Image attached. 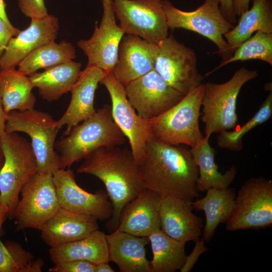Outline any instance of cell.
Here are the masks:
<instances>
[{"instance_id": "obj_1", "label": "cell", "mask_w": 272, "mask_h": 272, "mask_svg": "<svg viewBox=\"0 0 272 272\" xmlns=\"http://www.w3.org/2000/svg\"><path fill=\"white\" fill-rule=\"evenodd\" d=\"M139 169L145 187L161 196L192 200L199 196L198 168L191 149L183 145H169L151 140Z\"/></svg>"}, {"instance_id": "obj_2", "label": "cell", "mask_w": 272, "mask_h": 272, "mask_svg": "<svg viewBox=\"0 0 272 272\" xmlns=\"http://www.w3.org/2000/svg\"><path fill=\"white\" fill-rule=\"evenodd\" d=\"M77 169L78 173L92 175L104 183L112 205V214L106 223L116 230L122 209L146 187L131 150L119 146L99 148L86 156Z\"/></svg>"}, {"instance_id": "obj_3", "label": "cell", "mask_w": 272, "mask_h": 272, "mask_svg": "<svg viewBox=\"0 0 272 272\" xmlns=\"http://www.w3.org/2000/svg\"><path fill=\"white\" fill-rule=\"evenodd\" d=\"M79 123L55 142L60 169L70 168L92 151L101 147L120 146L126 137L113 120L111 108L104 105L91 117Z\"/></svg>"}, {"instance_id": "obj_4", "label": "cell", "mask_w": 272, "mask_h": 272, "mask_svg": "<svg viewBox=\"0 0 272 272\" xmlns=\"http://www.w3.org/2000/svg\"><path fill=\"white\" fill-rule=\"evenodd\" d=\"M204 90L202 83L171 108L150 120L153 139L166 145L190 148L200 143L204 138L199 126Z\"/></svg>"}, {"instance_id": "obj_5", "label": "cell", "mask_w": 272, "mask_h": 272, "mask_svg": "<svg viewBox=\"0 0 272 272\" xmlns=\"http://www.w3.org/2000/svg\"><path fill=\"white\" fill-rule=\"evenodd\" d=\"M258 76L256 70L245 67L237 70L227 82L205 84L201 120L205 135L235 129L238 125L236 102L243 86Z\"/></svg>"}, {"instance_id": "obj_6", "label": "cell", "mask_w": 272, "mask_h": 272, "mask_svg": "<svg viewBox=\"0 0 272 272\" xmlns=\"http://www.w3.org/2000/svg\"><path fill=\"white\" fill-rule=\"evenodd\" d=\"M0 150L4 158L0 170V203L8 207L11 219L22 188L37 172V165L31 142L17 132L5 134Z\"/></svg>"}, {"instance_id": "obj_7", "label": "cell", "mask_w": 272, "mask_h": 272, "mask_svg": "<svg viewBox=\"0 0 272 272\" xmlns=\"http://www.w3.org/2000/svg\"><path fill=\"white\" fill-rule=\"evenodd\" d=\"M59 129L47 112L34 108L7 114L6 133L22 132L31 139L38 173L53 174L60 169L59 156L55 149Z\"/></svg>"}, {"instance_id": "obj_8", "label": "cell", "mask_w": 272, "mask_h": 272, "mask_svg": "<svg viewBox=\"0 0 272 272\" xmlns=\"http://www.w3.org/2000/svg\"><path fill=\"white\" fill-rule=\"evenodd\" d=\"M168 29H184L196 32L210 40L218 48L221 63L232 55L224 35L234 25L222 15L217 0H205L195 10L184 11L175 7L168 0L163 1Z\"/></svg>"}, {"instance_id": "obj_9", "label": "cell", "mask_w": 272, "mask_h": 272, "mask_svg": "<svg viewBox=\"0 0 272 272\" xmlns=\"http://www.w3.org/2000/svg\"><path fill=\"white\" fill-rule=\"evenodd\" d=\"M20 195L11 218L18 231L40 230L61 208L51 173L37 172L23 186Z\"/></svg>"}, {"instance_id": "obj_10", "label": "cell", "mask_w": 272, "mask_h": 272, "mask_svg": "<svg viewBox=\"0 0 272 272\" xmlns=\"http://www.w3.org/2000/svg\"><path fill=\"white\" fill-rule=\"evenodd\" d=\"M272 225V180L260 176L248 179L235 197L229 231L259 229Z\"/></svg>"}, {"instance_id": "obj_11", "label": "cell", "mask_w": 272, "mask_h": 272, "mask_svg": "<svg viewBox=\"0 0 272 272\" xmlns=\"http://www.w3.org/2000/svg\"><path fill=\"white\" fill-rule=\"evenodd\" d=\"M154 70L183 96L202 83L194 51L171 35L158 44Z\"/></svg>"}, {"instance_id": "obj_12", "label": "cell", "mask_w": 272, "mask_h": 272, "mask_svg": "<svg viewBox=\"0 0 272 272\" xmlns=\"http://www.w3.org/2000/svg\"><path fill=\"white\" fill-rule=\"evenodd\" d=\"M163 0H112L115 17L125 34L158 44L168 36Z\"/></svg>"}, {"instance_id": "obj_13", "label": "cell", "mask_w": 272, "mask_h": 272, "mask_svg": "<svg viewBox=\"0 0 272 272\" xmlns=\"http://www.w3.org/2000/svg\"><path fill=\"white\" fill-rule=\"evenodd\" d=\"M100 84L105 87L109 94L113 120L128 139L130 150L139 166L147 144L153 139L149 120L138 114L126 97L124 86L112 73H105Z\"/></svg>"}, {"instance_id": "obj_14", "label": "cell", "mask_w": 272, "mask_h": 272, "mask_svg": "<svg viewBox=\"0 0 272 272\" xmlns=\"http://www.w3.org/2000/svg\"><path fill=\"white\" fill-rule=\"evenodd\" d=\"M101 2L103 14L99 26L96 24L91 37L80 40L77 45L87 56L88 65L112 73L125 33L116 23L112 0H101Z\"/></svg>"}, {"instance_id": "obj_15", "label": "cell", "mask_w": 272, "mask_h": 272, "mask_svg": "<svg viewBox=\"0 0 272 272\" xmlns=\"http://www.w3.org/2000/svg\"><path fill=\"white\" fill-rule=\"evenodd\" d=\"M124 87L131 105L139 115L147 120L168 110L183 97L154 70Z\"/></svg>"}, {"instance_id": "obj_16", "label": "cell", "mask_w": 272, "mask_h": 272, "mask_svg": "<svg viewBox=\"0 0 272 272\" xmlns=\"http://www.w3.org/2000/svg\"><path fill=\"white\" fill-rule=\"evenodd\" d=\"M53 180L61 208L100 221L110 218L113 208L106 191L99 189L93 193L85 191L78 185L70 168L55 172Z\"/></svg>"}, {"instance_id": "obj_17", "label": "cell", "mask_w": 272, "mask_h": 272, "mask_svg": "<svg viewBox=\"0 0 272 272\" xmlns=\"http://www.w3.org/2000/svg\"><path fill=\"white\" fill-rule=\"evenodd\" d=\"M158 44L135 35L126 34L120 43L117 58L112 72L124 87L154 70Z\"/></svg>"}, {"instance_id": "obj_18", "label": "cell", "mask_w": 272, "mask_h": 272, "mask_svg": "<svg viewBox=\"0 0 272 272\" xmlns=\"http://www.w3.org/2000/svg\"><path fill=\"white\" fill-rule=\"evenodd\" d=\"M59 23L54 15L31 19L29 26L12 37L0 57V70L16 68L30 53L56 39Z\"/></svg>"}, {"instance_id": "obj_19", "label": "cell", "mask_w": 272, "mask_h": 272, "mask_svg": "<svg viewBox=\"0 0 272 272\" xmlns=\"http://www.w3.org/2000/svg\"><path fill=\"white\" fill-rule=\"evenodd\" d=\"M192 200L172 195L161 196L160 229L180 241H196L202 233V219L192 213Z\"/></svg>"}, {"instance_id": "obj_20", "label": "cell", "mask_w": 272, "mask_h": 272, "mask_svg": "<svg viewBox=\"0 0 272 272\" xmlns=\"http://www.w3.org/2000/svg\"><path fill=\"white\" fill-rule=\"evenodd\" d=\"M105 75L102 70L92 65H87L73 87L69 105L62 116L56 121L59 129L66 125L63 136L67 135L73 127L94 115V100L99 83Z\"/></svg>"}, {"instance_id": "obj_21", "label": "cell", "mask_w": 272, "mask_h": 272, "mask_svg": "<svg viewBox=\"0 0 272 272\" xmlns=\"http://www.w3.org/2000/svg\"><path fill=\"white\" fill-rule=\"evenodd\" d=\"M161 196L145 188L122 210L116 230L140 237H148L160 230Z\"/></svg>"}, {"instance_id": "obj_22", "label": "cell", "mask_w": 272, "mask_h": 272, "mask_svg": "<svg viewBox=\"0 0 272 272\" xmlns=\"http://www.w3.org/2000/svg\"><path fill=\"white\" fill-rule=\"evenodd\" d=\"M98 221L91 216L61 208L43 224L40 230L41 238L50 247L67 243L99 229Z\"/></svg>"}, {"instance_id": "obj_23", "label": "cell", "mask_w": 272, "mask_h": 272, "mask_svg": "<svg viewBox=\"0 0 272 272\" xmlns=\"http://www.w3.org/2000/svg\"><path fill=\"white\" fill-rule=\"evenodd\" d=\"M109 261L114 262L121 272H152L146 257L148 237L137 236L115 230L106 235Z\"/></svg>"}, {"instance_id": "obj_24", "label": "cell", "mask_w": 272, "mask_h": 272, "mask_svg": "<svg viewBox=\"0 0 272 272\" xmlns=\"http://www.w3.org/2000/svg\"><path fill=\"white\" fill-rule=\"evenodd\" d=\"M48 252L53 263L76 260L96 264L109 262L106 235L99 229L79 240L50 247Z\"/></svg>"}, {"instance_id": "obj_25", "label": "cell", "mask_w": 272, "mask_h": 272, "mask_svg": "<svg viewBox=\"0 0 272 272\" xmlns=\"http://www.w3.org/2000/svg\"><path fill=\"white\" fill-rule=\"evenodd\" d=\"M81 63L73 60L45 69L29 77L34 88L48 102L71 92L81 73Z\"/></svg>"}, {"instance_id": "obj_26", "label": "cell", "mask_w": 272, "mask_h": 272, "mask_svg": "<svg viewBox=\"0 0 272 272\" xmlns=\"http://www.w3.org/2000/svg\"><path fill=\"white\" fill-rule=\"evenodd\" d=\"M202 198L191 202L193 210L203 211L206 224L202 231V239L209 242L217 227L226 223L233 212L236 197L235 190L229 187L224 189L211 188L206 190Z\"/></svg>"}, {"instance_id": "obj_27", "label": "cell", "mask_w": 272, "mask_h": 272, "mask_svg": "<svg viewBox=\"0 0 272 272\" xmlns=\"http://www.w3.org/2000/svg\"><path fill=\"white\" fill-rule=\"evenodd\" d=\"M252 6L239 17L237 25L224 37L233 53L256 31L272 33V5L270 0H252Z\"/></svg>"}, {"instance_id": "obj_28", "label": "cell", "mask_w": 272, "mask_h": 272, "mask_svg": "<svg viewBox=\"0 0 272 272\" xmlns=\"http://www.w3.org/2000/svg\"><path fill=\"white\" fill-rule=\"evenodd\" d=\"M211 135H205L202 141L190 148L198 170L196 183L198 191H204L211 188L224 189L229 187L235 178L237 171L232 165L224 174L218 171L215 162V149L209 143Z\"/></svg>"}, {"instance_id": "obj_29", "label": "cell", "mask_w": 272, "mask_h": 272, "mask_svg": "<svg viewBox=\"0 0 272 272\" xmlns=\"http://www.w3.org/2000/svg\"><path fill=\"white\" fill-rule=\"evenodd\" d=\"M33 88L29 77L16 68L0 70V97L7 114L15 110L33 109L36 102Z\"/></svg>"}, {"instance_id": "obj_30", "label": "cell", "mask_w": 272, "mask_h": 272, "mask_svg": "<svg viewBox=\"0 0 272 272\" xmlns=\"http://www.w3.org/2000/svg\"><path fill=\"white\" fill-rule=\"evenodd\" d=\"M153 252L152 272H175L185 263L186 242L175 240L161 229L148 237Z\"/></svg>"}, {"instance_id": "obj_31", "label": "cell", "mask_w": 272, "mask_h": 272, "mask_svg": "<svg viewBox=\"0 0 272 272\" xmlns=\"http://www.w3.org/2000/svg\"><path fill=\"white\" fill-rule=\"evenodd\" d=\"M76 57L74 46L69 42L55 41L46 43L35 49L19 64L18 70L27 76H30L41 69H46L53 66L73 60Z\"/></svg>"}, {"instance_id": "obj_32", "label": "cell", "mask_w": 272, "mask_h": 272, "mask_svg": "<svg viewBox=\"0 0 272 272\" xmlns=\"http://www.w3.org/2000/svg\"><path fill=\"white\" fill-rule=\"evenodd\" d=\"M41 258H36L18 242L0 240V272H41Z\"/></svg>"}, {"instance_id": "obj_33", "label": "cell", "mask_w": 272, "mask_h": 272, "mask_svg": "<svg viewBox=\"0 0 272 272\" xmlns=\"http://www.w3.org/2000/svg\"><path fill=\"white\" fill-rule=\"evenodd\" d=\"M251 59L262 60L272 65V33L256 31L254 35L241 43L229 59L220 63L205 76L230 63Z\"/></svg>"}, {"instance_id": "obj_34", "label": "cell", "mask_w": 272, "mask_h": 272, "mask_svg": "<svg viewBox=\"0 0 272 272\" xmlns=\"http://www.w3.org/2000/svg\"><path fill=\"white\" fill-rule=\"evenodd\" d=\"M272 115V92H269L253 116L241 127L233 131L226 130L217 137L218 146L222 149L238 152L243 148V138L254 127L267 121Z\"/></svg>"}, {"instance_id": "obj_35", "label": "cell", "mask_w": 272, "mask_h": 272, "mask_svg": "<svg viewBox=\"0 0 272 272\" xmlns=\"http://www.w3.org/2000/svg\"><path fill=\"white\" fill-rule=\"evenodd\" d=\"M96 264L82 260L54 263L49 272H95Z\"/></svg>"}, {"instance_id": "obj_36", "label": "cell", "mask_w": 272, "mask_h": 272, "mask_svg": "<svg viewBox=\"0 0 272 272\" xmlns=\"http://www.w3.org/2000/svg\"><path fill=\"white\" fill-rule=\"evenodd\" d=\"M21 12L31 19L41 18L48 15L44 0H18Z\"/></svg>"}, {"instance_id": "obj_37", "label": "cell", "mask_w": 272, "mask_h": 272, "mask_svg": "<svg viewBox=\"0 0 272 272\" xmlns=\"http://www.w3.org/2000/svg\"><path fill=\"white\" fill-rule=\"evenodd\" d=\"M205 241L198 238L195 241V246L191 253L186 255L184 264L180 269V272L190 271L197 261L199 256L203 252L208 250L205 246Z\"/></svg>"}, {"instance_id": "obj_38", "label": "cell", "mask_w": 272, "mask_h": 272, "mask_svg": "<svg viewBox=\"0 0 272 272\" xmlns=\"http://www.w3.org/2000/svg\"><path fill=\"white\" fill-rule=\"evenodd\" d=\"M12 30L0 18V57L4 53L10 39L19 32Z\"/></svg>"}, {"instance_id": "obj_39", "label": "cell", "mask_w": 272, "mask_h": 272, "mask_svg": "<svg viewBox=\"0 0 272 272\" xmlns=\"http://www.w3.org/2000/svg\"><path fill=\"white\" fill-rule=\"evenodd\" d=\"M219 4L220 11L225 18L231 24L236 23V16L233 9V0H217Z\"/></svg>"}, {"instance_id": "obj_40", "label": "cell", "mask_w": 272, "mask_h": 272, "mask_svg": "<svg viewBox=\"0 0 272 272\" xmlns=\"http://www.w3.org/2000/svg\"><path fill=\"white\" fill-rule=\"evenodd\" d=\"M251 0H233V9L235 15L239 16L249 9V2Z\"/></svg>"}, {"instance_id": "obj_41", "label": "cell", "mask_w": 272, "mask_h": 272, "mask_svg": "<svg viewBox=\"0 0 272 272\" xmlns=\"http://www.w3.org/2000/svg\"><path fill=\"white\" fill-rule=\"evenodd\" d=\"M6 5L4 0H0V18L2 19L6 25L13 31L19 32L20 30L15 28L8 19L6 11Z\"/></svg>"}, {"instance_id": "obj_42", "label": "cell", "mask_w": 272, "mask_h": 272, "mask_svg": "<svg viewBox=\"0 0 272 272\" xmlns=\"http://www.w3.org/2000/svg\"><path fill=\"white\" fill-rule=\"evenodd\" d=\"M7 113L3 107L0 97V140L6 133Z\"/></svg>"}, {"instance_id": "obj_43", "label": "cell", "mask_w": 272, "mask_h": 272, "mask_svg": "<svg viewBox=\"0 0 272 272\" xmlns=\"http://www.w3.org/2000/svg\"><path fill=\"white\" fill-rule=\"evenodd\" d=\"M9 218V210L8 207L4 203H0V235L3 232V224Z\"/></svg>"}, {"instance_id": "obj_44", "label": "cell", "mask_w": 272, "mask_h": 272, "mask_svg": "<svg viewBox=\"0 0 272 272\" xmlns=\"http://www.w3.org/2000/svg\"><path fill=\"white\" fill-rule=\"evenodd\" d=\"M115 270L111 267L108 262L101 263L96 265L95 272H114Z\"/></svg>"}, {"instance_id": "obj_45", "label": "cell", "mask_w": 272, "mask_h": 272, "mask_svg": "<svg viewBox=\"0 0 272 272\" xmlns=\"http://www.w3.org/2000/svg\"><path fill=\"white\" fill-rule=\"evenodd\" d=\"M4 158L2 153L1 152L0 150V170L4 164Z\"/></svg>"}]
</instances>
